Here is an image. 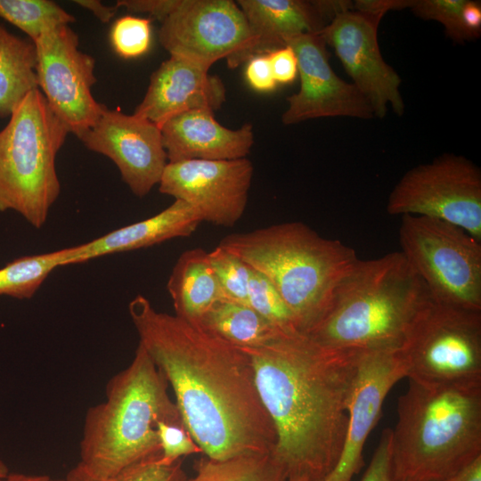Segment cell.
<instances>
[{
	"label": "cell",
	"instance_id": "2e32d148",
	"mask_svg": "<svg viewBox=\"0 0 481 481\" xmlns=\"http://www.w3.org/2000/svg\"><path fill=\"white\" fill-rule=\"evenodd\" d=\"M286 45L296 54L300 88L287 98L289 106L281 116L284 125L328 117L374 118L355 86L342 80L332 69L327 45L319 34L298 35Z\"/></svg>",
	"mask_w": 481,
	"mask_h": 481
},
{
	"label": "cell",
	"instance_id": "cb8c5ba5",
	"mask_svg": "<svg viewBox=\"0 0 481 481\" xmlns=\"http://www.w3.org/2000/svg\"><path fill=\"white\" fill-rule=\"evenodd\" d=\"M200 325L237 347H257L281 330L249 306L227 299L216 302Z\"/></svg>",
	"mask_w": 481,
	"mask_h": 481
},
{
	"label": "cell",
	"instance_id": "e0dca14e",
	"mask_svg": "<svg viewBox=\"0 0 481 481\" xmlns=\"http://www.w3.org/2000/svg\"><path fill=\"white\" fill-rule=\"evenodd\" d=\"M404 378L406 367L400 348L357 350L344 445L324 481H351L359 472L364 444L379 419L386 396Z\"/></svg>",
	"mask_w": 481,
	"mask_h": 481
},
{
	"label": "cell",
	"instance_id": "9c48e42d",
	"mask_svg": "<svg viewBox=\"0 0 481 481\" xmlns=\"http://www.w3.org/2000/svg\"><path fill=\"white\" fill-rule=\"evenodd\" d=\"M399 242L434 301L481 311L480 240L450 223L404 215Z\"/></svg>",
	"mask_w": 481,
	"mask_h": 481
},
{
	"label": "cell",
	"instance_id": "52a82bcc",
	"mask_svg": "<svg viewBox=\"0 0 481 481\" xmlns=\"http://www.w3.org/2000/svg\"><path fill=\"white\" fill-rule=\"evenodd\" d=\"M69 131L39 88L29 92L0 131V211L40 229L61 192L56 156Z\"/></svg>",
	"mask_w": 481,
	"mask_h": 481
},
{
	"label": "cell",
	"instance_id": "74e56055",
	"mask_svg": "<svg viewBox=\"0 0 481 481\" xmlns=\"http://www.w3.org/2000/svg\"><path fill=\"white\" fill-rule=\"evenodd\" d=\"M413 0H356L353 10L383 18L389 11H399L412 6Z\"/></svg>",
	"mask_w": 481,
	"mask_h": 481
},
{
	"label": "cell",
	"instance_id": "ee69618b",
	"mask_svg": "<svg viewBox=\"0 0 481 481\" xmlns=\"http://www.w3.org/2000/svg\"><path fill=\"white\" fill-rule=\"evenodd\" d=\"M49 481H66V479H65V478H63V479H55V478L53 479V478H50Z\"/></svg>",
	"mask_w": 481,
	"mask_h": 481
},
{
	"label": "cell",
	"instance_id": "f35d334b",
	"mask_svg": "<svg viewBox=\"0 0 481 481\" xmlns=\"http://www.w3.org/2000/svg\"><path fill=\"white\" fill-rule=\"evenodd\" d=\"M462 17L466 27L477 37L481 33V4L479 1L467 0Z\"/></svg>",
	"mask_w": 481,
	"mask_h": 481
},
{
	"label": "cell",
	"instance_id": "4fadbf2b",
	"mask_svg": "<svg viewBox=\"0 0 481 481\" xmlns=\"http://www.w3.org/2000/svg\"><path fill=\"white\" fill-rule=\"evenodd\" d=\"M159 39L170 55L210 68L246 49L251 36L235 2L181 0L162 21Z\"/></svg>",
	"mask_w": 481,
	"mask_h": 481
},
{
	"label": "cell",
	"instance_id": "603a6c76",
	"mask_svg": "<svg viewBox=\"0 0 481 481\" xmlns=\"http://www.w3.org/2000/svg\"><path fill=\"white\" fill-rule=\"evenodd\" d=\"M36 67L34 43L0 24V118L10 117L25 95L38 88Z\"/></svg>",
	"mask_w": 481,
	"mask_h": 481
},
{
	"label": "cell",
	"instance_id": "44dd1931",
	"mask_svg": "<svg viewBox=\"0 0 481 481\" xmlns=\"http://www.w3.org/2000/svg\"><path fill=\"white\" fill-rule=\"evenodd\" d=\"M202 223L195 210L185 202L175 200L167 208L142 221L125 225L99 238L73 246L68 265L191 236Z\"/></svg>",
	"mask_w": 481,
	"mask_h": 481
},
{
	"label": "cell",
	"instance_id": "ac0fdd59",
	"mask_svg": "<svg viewBox=\"0 0 481 481\" xmlns=\"http://www.w3.org/2000/svg\"><path fill=\"white\" fill-rule=\"evenodd\" d=\"M208 67L170 55L151 74L147 92L134 115L160 126L178 114L219 110L226 100L223 81Z\"/></svg>",
	"mask_w": 481,
	"mask_h": 481
},
{
	"label": "cell",
	"instance_id": "4316f807",
	"mask_svg": "<svg viewBox=\"0 0 481 481\" xmlns=\"http://www.w3.org/2000/svg\"><path fill=\"white\" fill-rule=\"evenodd\" d=\"M0 17L26 33L33 43L45 32L75 21L49 0H0Z\"/></svg>",
	"mask_w": 481,
	"mask_h": 481
},
{
	"label": "cell",
	"instance_id": "f1b7e54d",
	"mask_svg": "<svg viewBox=\"0 0 481 481\" xmlns=\"http://www.w3.org/2000/svg\"><path fill=\"white\" fill-rule=\"evenodd\" d=\"M208 258L224 299L248 305L251 268L219 245L208 252Z\"/></svg>",
	"mask_w": 481,
	"mask_h": 481
},
{
	"label": "cell",
	"instance_id": "277c9868",
	"mask_svg": "<svg viewBox=\"0 0 481 481\" xmlns=\"http://www.w3.org/2000/svg\"><path fill=\"white\" fill-rule=\"evenodd\" d=\"M168 383L139 344L130 364L107 383L106 398L86 414L77 465L95 478L159 459L158 423L183 424Z\"/></svg>",
	"mask_w": 481,
	"mask_h": 481
},
{
	"label": "cell",
	"instance_id": "6da1fadb",
	"mask_svg": "<svg viewBox=\"0 0 481 481\" xmlns=\"http://www.w3.org/2000/svg\"><path fill=\"white\" fill-rule=\"evenodd\" d=\"M128 313L139 344L171 386L186 429L207 458L273 452L276 434L249 355L199 323L156 310L143 295Z\"/></svg>",
	"mask_w": 481,
	"mask_h": 481
},
{
	"label": "cell",
	"instance_id": "83f0119b",
	"mask_svg": "<svg viewBox=\"0 0 481 481\" xmlns=\"http://www.w3.org/2000/svg\"><path fill=\"white\" fill-rule=\"evenodd\" d=\"M248 305L281 330H298L293 315L273 285L251 268Z\"/></svg>",
	"mask_w": 481,
	"mask_h": 481
},
{
	"label": "cell",
	"instance_id": "f546056e",
	"mask_svg": "<svg viewBox=\"0 0 481 481\" xmlns=\"http://www.w3.org/2000/svg\"><path fill=\"white\" fill-rule=\"evenodd\" d=\"M66 481H185L186 474L182 461L171 465H163L158 459L146 460L130 465L114 476L95 478L87 474L77 464L65 477Z\"/></svg>",
	"mask_w": 481,
	"mask_h": 481
},
{
	"label": "cell",
	"instance_id": "7c38bea8",
	"mask_svg": "<svg viewBox=\"0 0 481 481\" xmlns=\"http://www.w3.org/2000/svg\"><path fill=\"white\" fill-rule=\"evenodd\" d=\"M253 173L247 158L168 162L159 191L191 206L202 222L232 227L245 212Z\"/></svg>",
	"mask_w": 481,
	"mask_h": 481
},
{
	"label": "cell",
	"instance_id": "7bdbcfd3",
	"mask_svg": "<svg viewBox=\"0 0 481 481\" xmlns=\"http://www.w3.org/2000/svg\"><path fill=\"white\" fill-rule=\"evenodd\" d=\"M9 469L5 462L0 458V477H5L7 474H9Z\"/></svg>",
	"mask_w": 481,
	"mask_h": 481
},
{
	"label": "cell",
	"instance_id": "ab89813d",
	"mask_svg": "<svg viewBox=\"0 0 481 481\" xmlns=\"http://www.w3.org/2000/svg\"><path fill=\"white\" fill-rule=\"evenodd\" d=\"M443 481H481V456Z\"/></svg>",
	"mask_w": 481,
	"mask_h": 481
},
{
	"label": "cell",
	"instance_id": "d4e9b609",
	"mask_svg": "<svg viewBox=\"0 0 481 481\" xmlns=\"http://www.w3.org/2000/svg\"><path fill=\"white\" fill-rule=\"evenodd\" d=\"M71 251L69 247L10 262L0 268V296L31 298L53 270L67 265Z\"/></svg>",
	"mask_w": 481,
	"mask_h": 481
},
{
	"label": "cell",
	"instance_id": "d6a6232c",
	"mask_svg": "<svg viewBox=\"0 0 481 481\" xmlns=\"http://www.w3.org/2000/svg\"><path fill=\"white\" fill-rule=\"evenodd\" d=\"M158 436L160 444V455L158 461L160 464L171 465L183 456L203 453L183 424L159 421Z\"/></svg>",
	"mask_w": 481,
	"mask_h": 481
},
{
	"label": "cell",
	"instance_id": "484cf974",
	"mask_svg": "<svg viewBox=\"0 0 481 481\" xmlns=\"http://www.w3.org/2000/svg\"><path fill=\"white\" fill-rule=\"evenodd\" d=\"M283 466L273 453L240 456L224 461L201 460L196 474L185 481H286Z\"/></svg>",
	"mask_w": 481,
	"mask_h": 481
},
{
	"label": "cell",
	"instance_id": "d590c367",
	"mask_svg": "<svg viewBox=\"0 0 481 481\" xmlns=\"http://www.w3.org/2000/svg\"><path fill=\"white\" fill-rule=\"evenodd\" d=\"M247 62L245 77L251 88L260 93H268L276 88L266 54L252 57Z\"/></svg>",
	"mask_w": 481,
	"mask_h": 481
},
{
	"label": "cell",
	"instance_id": "8fae6325",
	"mask_svg": "<svg viewBox=\"0 0 481 481\" xmlns=\"http://www.w3.org/2000/svg\"><path fill=\"white\" fill-rule=\"evenodd\" d=\"M34 45L38 88L52 111L80 139L103 107L91 92L96 82L95 61L78 49L77 35L69 25L45 32Z\"/></svg>",
	"mask_w": 481,
	"mask_h": 481
},
{
	"label": "cell",
	"instance_id": "ffe728a7",
	"mask_svg": "<svg viewBox=\"0 0 481 481\" xmlns=\"http://www.w3.org/2000/svg\"><path fill=\"white\" fill-rule=\"evenodd\" d=\"M237 4L245 17L251 41L246 49L226 59L230 69L283 47L298 35L319 34L329 24L314 1L239 0Z\"/></svg>",
	"mask_w": 481,
	"mask_h": 481
},
{
	"label": "cell",
	"instance_id": "4dcf8cb0",
	"mask_svg": "<svg viewBox=\"0 0 481 481\" xmlns=\"http://www.w3.org/2000/svg\"><path fill=\"white\" fill-rule=\"evenodd\" d=\"M467 0H413L410 9L417 17L436 20L445 29L447 37L462 44L477 38L465 25L462 12Z\"/></svg>",
	"mask_w": 481,
	"mask_h": 481
},
{
	"label": "cell",
	"instance_id": "836d02e7",
	"mask_svg": "<svg viewBox=\"0 0 481 481\" xmlns=\"http://www.w3.org/2000/svg\"><path fill=\"white\" fill-rule=\"evenodd\" d=\"M391 429L382 432L379 443L361 481H399L392 471L390 454Z\"/></svg>",
	"mask_w": 481,
	"mask_h": 481
},
{
	"label": "cell",
	"instance_id": "5bb4252c",
	"mask_svg": "<svg viewBox=\"0 0 481 481\" xmlns=\"http://www.w3.org/2000/svg\"><path fill=\"white\" fill-rule=\"evenodd\" d=\"M382 18L349 10L337 15L319 35L335 52L352 84L383 118L388 106L402 116L404 102L398 73L382 57L378 28Z\"/></svg>",
	"mask_w": 481,
	"mask_h": 481
},
{
	"label": "cell",
	"instance_id": "7402d4cb",
	"mask_svg": "<svg viewBox=\"0 0 481 481\" xmlns=\"http://www.w3.org/2000/svg\"><path fill=\"white\" fill-rule=\"evenodd\" d=\"M175 314L199 323L202 316L224 296L212 269L208 252L194 248L183 252L167 283Z\"/></svg>",
	"mask_w": 481,
	"mask_h": 481
},
{
	"label": "cell",
	"instance_id": "e575fe53",
	"mask_svg": "<svg viewBox=\"0 0 481 481\" xmlns=\"http://www.w3.org/2000/svg\"><path fill=\"white\" fill-rule=\"evenodd\" d=\"M276 84H290L298 74V60L294 51L288 45L266 54Z\"/></svg>",
	"mask_w": 481,
	"mask_h": 481
},
{
	"label": "cell",
	"instance_id": "ba28073f",
	"mask_svg": "<svg viewBox=\"0 0 481 481\" xmlns=\"http://www.w3.org/2000/svg\"><path fill=\"white\" fill-rule=\"evenodd\" d=\"M400 351L409 379L481 387V311L431 298L410 324Z\"/></svg>",
	"mask_w": 481,
	"mask_h": 481
},
{
	"label": "cell",
	"instance_id": "5b68a950",
	"mask_svg": "<svg viewBox=\"0 0 481 481\" xmlns=\"http://www.w3.org/2000/svg\"><path fill=\"white\" fill-rule=\"evenodd\" d=\"M390 454L399 481H443L481 456V387L409 379L398 398Z\"/></svg>",
	"mask_w": 481,
	"mask_h": 481
},
{
	"label": "cell",
	"instance_id": "3957f363",
	"mask_svg": "<svg viewBox=\"0 0 481 481\" xmlns=\"http://www.w3.org/2000/svg\"><path fill=\"white\" fill-rule=\"evenodd\" d=\"M431 299L401 251L358 259L340 280L322 320L306 335L335 350L400 348Z\"/></svg>",
	"mask_w": 481,
	"mask_h": 481
},
{
	"label": "cell",
	"instance_id": "30bf717a",
	"mask_svg": "<svg viewBox=\"0 0 481 481\" xmlns=\"http://www.w3.org/2000/svg\"><path fill=\"white\" fill-rule=\"evenodd\" d=\"M387 211L442 220L481 241V171L463 156L443 154L401 177Z\"/></svg>",
	"mask_w": 481,
	"mask_h": 481
},
{
	"label": "cell",
	"instance_id": "d6986e66",
	"mask_svg": "<svg viewBox=\"0 0 481 481\" xmlns=\"http://www.w3.org/2000/svg\"><path fill=\"white\" fill-rule=\"evenodd\" d=\"M160 131L168 162L242 159L254 143L251 124L229 129L218 123L209 110L174 116L160 126Z\"/></svg>",
	"mask_w": 481,
	"mask_h": 481
},
{
	"label": "cell",
	"instance_id": "60d3db41",
	"mask_svg": "<svg viewBox=\"0 0 481 481\" xmlns=\"http://www.w3.org/2000/svg\"><path fill=\"white\" fill-rule=\"evenodd\" d=\"M74 3L92 12L102 22L110 21L117 12L116 6H106L98 0H76Z\"/></svg>",
	"mask_w": 481,
	"mask_h": 481
},
{
	"label": "cell",
	"instance_id": "1f68e13d",
	"mask_svg": "<svg viewBox=\"0 0 481 481\" xmlns=\"http://www.w3.org/2000/svg\"><path fill=\"white\" fill-rule=\"evenodd\" d=\"M110 41L116 53L126 59L148 52L151 41V20L126 15L118 19L110 30Z\"/></svg>",
	"mask_w": 481,
	"mask_h": 481
},
{
	"label": "cell",
	"instance_id": "7a4b0ae2",
	"mask_svg": "<svg viewBox=\"0 0 481 481\" xmlns=\"http://www.w3.org/2000/svg\"><path fill=\"white\" fill-rule=\"evenodd\" d=\"M240 348L250 358L259 397L273 424V453L286 481H324L344 445L357 351L325 347L298 330Z\"/></svg>",
	"mask_w": 481,
	"mask_h": 481
},
{
	"label": "cell",
	"instance_id": "8992f818",
	"mask_svg": "<svg viewBox=\"0 0 481 481\" xmlns=\"http://www.w3.org/2000/svg\"><path fill=\"white\" fill-rule=\"evenodd\" d=\"M218 245L268 279L305 334L322 320L335 288L359 259L352 248L301 222L232 233Z\"/></svg>",
	"mask_w": 481,
	"mask_h": 481
},
{
	"label": "cell",
	"instance_id": "9a60e30c",
	"mask_svg": "<svg viewBox=\"0 0 481 481\" xmlns=\"http://www.w3.org/2000/svg\"><path fill=\"white\" fill-rule=\"evenodd\" d=\"M80 140L90 151L110 159L124 183L139 198L159 184L168 163L157 125L105 105L97 121Z\"/></svg>",
	"mask_w": 481,
	"mask_h": 481
},
{
	"label": "cell",
	"instance_id": "8d00e7d4",
	"mask_svg": "<svg viewBox=\"0 0 481 481\" xmlns=\"http://www.w3.org/2000/svg\"><path fill=\"white\" fill-rule=\"evenodd\" d=\"M181 0H120L116 8L124 7L135 12H145L161 22L179 5Z\"/></svg>",
	"mask_w": 481,
	"mask_h": 481
},
{
	"label": "cell",
	"instance_id": "b9f144b4",
	"mask_svg": "<svg viewBox=\"0 0 481 481\" xmlns=\"http://www.w3.org/2000/svg\"><path fill=\"white\" fill-rule=\"evenodd\" d=\"M50 477L46 475H33L25 473L10 472L0 481H49Z\"/></svg>",
	"mask_w": 481,
	"mask_h": 481
}]
</instances>
